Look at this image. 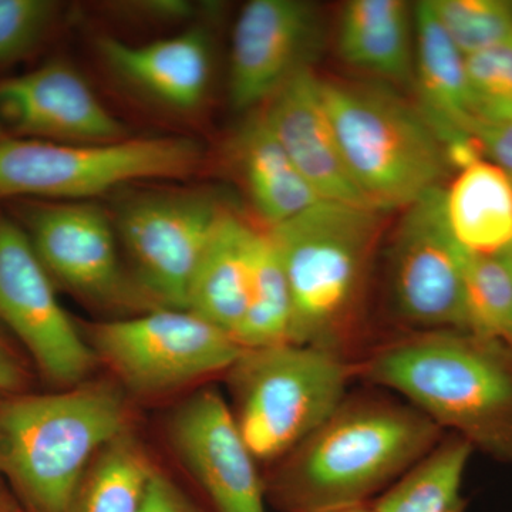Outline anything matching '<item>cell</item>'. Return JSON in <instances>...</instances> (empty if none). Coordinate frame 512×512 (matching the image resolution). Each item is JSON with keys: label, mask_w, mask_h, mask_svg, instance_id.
Here are the masks:
<instances>
[{"label": "cell", "mask_w": 512, "mask_h": 512, "mask_svg": "<svg viewBox=\"0 0 512 512\" xmlns=\"http://www.w3.org/2000/svg\"><path fill=\"white\" fill-rule=\"evenodd\" d=\"M394 312L414 332L468 330L463 249L444 214L443 187L404 208L389 248Z\"/></svg>", "instance_id": "30bf717a"}, {"label": "cell", "mask_w": 512, "mask_h": 512, "mask_svg": "<svg viewBox=\"0 0 512 512\" xmlns=\"http://www.w3.org/2000/svg\"><path fill=\"white\" fill-rule=\"evenodd\" d=\"M59 13L52 0H0V64L29 56L45 39Z\"/></svg>", "instance_id": "f1b7e54d"}, {"label": "cell", "mask_w": 512, "mask_h": 512, "mask_svg": "<svg viewBox=\"0 0 512 512\" xmlns=\"http://www.w3.org/2000/svg\"><path fill=\"white\" fill-rule=\"evenodd\" d=\"M97 46L104 62L124 82L170 109H197L207 96L212 56L204 30H187L144 45L101 37Z\"/></svg>", "instance_id": "e0dca14e"}, {"label": "cell", "mask_w": 512, "mask_h": 512, "mask_svg": "<svg viewBox=\"0 0 512 512\" xmlns=\"http://www.w3.org/2000/svg\"><path fill=\"white\" fill-rule=\"evenodd\" d=\"M259 109L320 200L375 208L350 174L323 101L322 79L312 67L296 73Z\"/></svg>", "instance_id": "2e32d148"}, {"label": "cell", "mask_w": 512, "mask_h": 512, "mask_svg": "<svg viewBox=\"0 0 512 512\" xmlns=\"http://www.w3.org/2000/svg\"><path fill=\"white\" fill-rule=\"evenodd\" d=\"M356 375L407 404L474 450L512 464V352L463 330L414 332L376 349Z\"/></svg>", "instance_id": "7a4b0ae2"}, {"label": "cell", "mask_w": 512, "mask_h": 512, "mask_svg": "<svg viewBox=\"0 0 512 512\" xmlns=\"http://www.w3.org/2000/svg\"><path fill=\"white\" fill-rule=\"evenodd\" d=\"M0 512H13L8 500H6L5 493H3L2 488H0Z\"/></svg>", "instance_id": "836d02e7"}, {"label": "cell", "mask_w": 512, "mask_h": 512, "mask_svg": "<svg viewBox=\"0 0 512 512\" xmlns=\"http://www.w3.org/2000/svg\"><path fill=\"white\" fill-rule=\"evenodd\" d=\"M170 436L215 512H266L265 478L220 393L190 397L174 414Z\"/></svg>", "instance_id": "5bb4252c"}, {"label": "cell", "mask_w": 512, "mask_h": 512, "mask_svg": "<svg viewBox=\"0 0 512 512\" xmlns=\"http://www.w3.org/2000/svg\"><path fill=\"white\" fill-rule=\"evenodd\" d=\"M22 383L20 370L12 359L0 349V390H15Z\"/></svg>", "instance_id": "1f68e13d"}, {"label": "cell", "mask_w": 512, "mask_h": 512, "mask_svg": "<svg viewBox=\"0 0 512 512\" xmlns=\"http://www.w3.org/2000/svg\"><path fill=\"white\" fill-rule=\"evenodd\" d=\"M468 330L512 352V256L463 251Z\"/></svg>", "instance_id": "484cf974"}, {"label": "cell", "mask_w": 512, "mask_h": 512, "mask_svg": "<svg viewBox=\"0 0 512 512\" xmlns=\"http://www.w3.org/2000/svg\"><path fill=\"white\" fill-rule=\"evenodd\" d=\"M468 133L480 141L485 156L512 178V119L500 123L473 120Z\"/></svg>", "instance_id": "4dcf8cb0"}, {"label": "cell", "mask_w": 512, "mask_h": 512, "mask_svg": "<svg viewBox=\"0 0 512 512\" xmlns=\"http://www.w3.org/2000/svg\"><path fill=\"white\" fill-rule=\"evenodd\" d=\"M0 319L47 379L77 386L97 357L57 299L25 228L0 215Z\"/></svg>", "instance_id": "8fae6325"}, {"label": "cell", "mask_w": 512, "mask_h": 512, "mask_svg": "<svg viewBox=\"0 0 512 512\" xmlns=\"http://www.w3.org/2000/svg\"><path fill=\"white\" fill-rule=\"evenodd\" d=\"M3 137H6V136H5V133H3V131H2V130H0V138H3Z\"/></svg>", "instance_id": "e575fe53"}, {"label": "cell", "mask_w": 512, "mask_h": 512, "mask_svg": "<svg viewBox=\"0 0 512 512\" xmlns=\"http://www.w3.org/2000/svg\"><path fill=\"white\" fill-rule=\"evenodd\" d=\"M225 212L204 190L140 191L120 201L111 218L148 301L187 309L192 275Z\"/></svg>", "instance_id": "9c48e42d"}, {"label": "cell", "mask_w": 512, "mask_h": 512, "mask_svg": "<svg viewBox=\"0 0 512 512\" xmlns=\"http://www.w3.org/2000/svg\"><path fill=\"white\" fill-rule=\"evenodd\" d=\"M292 318V296L284 266L268 232L258 231L248 305L235 330V342L242 349L291 342Z\"/></svg>", "instance_id": "d4e9b609"}, {"label": "cell", "mask_w": 512, "mask_h": 512, "mask_svg": "<svg viewBox=\"0 0 512 512\" xmlns=\"http://www.w3.org/2000/svg\"><path fill=\"white\" fill-rule=\"evenodd\" d=\"M127 423L123 394L109 383L9 400L0 407V471L30 512H66L94 458Z\"/></svg>", "instance_id": "277c9868"}, {"label": "cell", "mask_w": 512, "mask_h": 512, "mask_svg": "<svg viewBox=\"0 0 512 512\" xmlns=\"http://www.w3.org/2000/svg\"><path fill=\"white\" fill-rule=\"evenodd\" d=\"M200 144L187 137L53 143L0 138V198L90 201L121 185L180 178L200 167Z\"/></svg>", "instance_id": "52a82bcc"}, {"label": "cell", "mask_w": 512, "mask_h": 512, "mask_svg": "<svg viewBox=\"0 0 512 512\" xmlns=\"http://www.w3.org/2000/svg\"><path fill=\"white\" fill-rule=\"evenodd\" d=\"M473 120L512 119V42L466 57Z\"/></svg>", "instance_id": "83f0119b"}, {"label": "cell", "mask_w": 512, "mask_h": 512, "mask_svg": "<svg viewBox=\"0 0 512 512\" xmlns=\"http://www.w3.org/2000/svg\"><path fill=\"white\" fill-rule=\"evenodd\" d=\"M380 212L322 200L266 229L291 291L292 343L345 355L380 234Z\"/></svg>", "instance_id": "3957f363"}, {"label": "cell", "mask_w": 512, "mask_h": 512, "mask_svg": "<svg viewBox=\"0 0 512 512\" xmlns=\"http://www.w3.org/2000/svg\"><path fill=\"white\" fill-rule=\"evenodd\" d=\"M441 439L443 430L410 404L346 399L266 478V501L281 512L370 504Z\"/></svg>", "instance_id": "6da1fadb"}, {"label": "cell", "mask_w": 512, "mask_h": 512, "mask_svg": "<svg viewBox=\"0 0 512 512\" xmlns=\"http://www.w3.org/2000/svg\"><path fill=\"white\" fill-rule=\"evenodd\" d=\"M26 234L52 278L84 299H147L121 269L113 218L92 201H42L25 208Z\"/></svg>", "instance_id": "7c38bea8"}, {"label": "cell", "mask_w": 512, "mask_h": 512, "mask_svg": "<svg viewBox=\"0 0 512 512\" xmlns=\"http://www.w3.org/2000/svg\"><path fill=\"white\" fill-rule=\"evenodd\" d=\"M87 342L128 389L146 396L228 372L244 350L208 320L173 308L97 323Z\"/></svg>", "instance_id": "ba28073f"}, {"label": "cell", "mask_w": 512, "mask_h": 512, "mask_svg": "<svg viewBox=\"0 0 512 512\" xmlns=\"http://www.w3.org/2000/svg\"><path fill=\"white\" fill-rule=\"evenodd\" d=\"M444 214L458 247L471 255L512 256V178L481 160L443 188Z\"/></svg>", "instance_id": "ffe728a7"}, {"label": "cell", "mask_w": 512, "mask_h": 512, "mask_svg": "<svg viewBox=\"0 0 512 512\" xmlns=\"http://www.w3.org/2000/svg\"><path fill=\"white\" fill-rule=\"evenodd\" d=\"M258 229L227 211L202 252L188 291L187 309L234 338L251 289Z\"/></svg>", "instance_id": "d6986e66"}, {"label": "cell", "mask_w": 512, "mask_h": 512, "mask_svg": "<svg viewBox=\"0 0 512 512\" xmlns=\"http://www.w3.org/2000/svg\"><path fill=\"white\" fill-rule=\"evenodd\" d=\"M138 512H201L171 478L154 468Z\"/></svg>", "instance_id": "f546056e"}, {"label": "cell", "mask_w": 512, "mask_h": 512, "mask_svg": "<svg viewBox=\"0 0 512 512\" xmlns=\"http://www.w3.org/2000/svg\"><path fill=\"white\" fill-rule=\"evenodd\" d=\"M474 448L451 434L372 501L376 512H467L463 481Z\"/></svg>", "instance_id": "603a6c76"}, {"label": "cell", "mask_w": 512, "mask_h": 512, "mask_svg": "<svg viewBox=\"0 0 512 512\" xmlns=\"http://www.w3.org/2000/svg\"><path fill=\"white\" fill-rule=\"evenodd\" d=\"M232 143L239 177L268 228L322 201L286 154L261 109L242 124Z\"/></svg>", "instance_id": "44dd1931"}, {"label": "cell", "mask_w": 512, "mask_h": 512, "mask_svg": "<svg viewBox=\"0 0 512 512\" xmlns=\"http://www.w3.org/2000/svg\"><path fill=\"white\" fill-rule=\"evenodd\" d=\"M330 512H376L372 504L355 505V507L342 508V510Z\"/></svg>", "instance_id": "d6a6232c"}, {"label": "cell", "mask_w": 512, "mask_h": 512, "mask_svg": "<svg viewBox=\"0 0 512 512\" xmlns=\"http://www.w3.org/2000/svg\"><path fill=\"white\" fill-rule=\"evenodd\" d=\"M318 8L303 0H251L232 32L229 100L259 109L291 77L311 67L320 42Z\"/></svg>", "instance_id": "4fadbf2b"}, {"label": "cell", "mask_w": 512, "mask_h": 512, "mask_svg": "<svg viewBox=\"0 0 512 512\" xmlns=\"http://www.w3.org/2000/svg\"><path fill=\"white\" fill-rule=\"evenodd\" d=\"M356 365L343 353L281 343L244 349L228 370L239 433L258 461L292 453L348 399Z\"/></svg>", "instance_id": "8992f818"}, {"label": "cell", "mask_w": 512, "mask_h": 512, "mask_svg": "<svg viewBox=\"0 0 512 512\" xmlns=\"http://www.w3.org/2000/svg\"><path fill=\"white\" fill-rule=\"evenodd\" d=\"M13 512H16V511H13Z\"/></svg>", "instance_id": "d590c367"}, {"label": "cell", "mask_w": 512, "mask_h": 512, "mask_svg": "<svg viewBox=\"0 0 512 512\" xmlns=\"http://www.w3.org/2000/svg\"><path fill=\"white\" fill-rule=\"evenodd\" d=\"M430 8L464 57L512 42V2L429 0Z\"/></svg>", "instance_id": "4316f807"}, {"label": "cell", "mask_w": 512, "mask_h": 512, "mask_svg": "<svg viewBox=\"0 0 512 512\" xmlns=\"http://www.w3.org/2000/svg\"><path fill=\"white\" fill-rule=\"evenodd\" d=\"M343 62L392 82L412 79L414 9L404 0H350L339 16Z\"/></svg>", "instance_id": "7402d4cb"}, {"label": "cell", "mask_w": 512, "mask_h": 512, "mask_svg": "<svg viewBox=\"0 0 512 512\" xmlns=\"http://www.w3.org/2000/svg\"><path fill=\"white\" fill-rule=\"evenodd\" d=\"M414 9V87L417 109L429 121L441 146L468 133L473 121L466 57L454 45L430 8L429 0Z\"/></svg>", "instance_id": "ac0fdd59"}, {"label": "cell", "mask_w": 512, "mask_h": 512, "mask_svg": "<svg viewBox=\"0 0 512 512\" xmlns=\"http://www.w3.org/2000/svg\"><path fill=\"white\" fill-rule=\"evenodd\" d=\"M322 94L350 174L373 207L407 208L441 187L443 146L416 106L376 83L322 79Z\"/></svg>", "instance_id": "5b68a950"}, {"label": "cell", "mask_w": 512, "mask_h": 512, "mask_svg": "<svg viewBox=\"0 0 512 512\" xmlns=\"http://www.w3.org/2000/svg\"><path fill=\"white\" fill-rule=\"evenodd\" d=\"M0 130L53 143H104L127 137L82 74L50 62L0 83Z\"/></svg>", "instance_id": "9a60e30c"}, {"label": "cell", "mask_w": 512, "mask_h": 512, "mask_svg": "<svg viewBox=\"0 0 512 512\" xmlns=\"http://www.w3.org/2000/svg\"><path fill=\"white\" fill-rule=\"evenodd\" d=\"M153 470L143 447L126 431L94 458L66 512H138Z\"/></svg>", "instance_id": "cb8c5ba5"}]
</instances>
